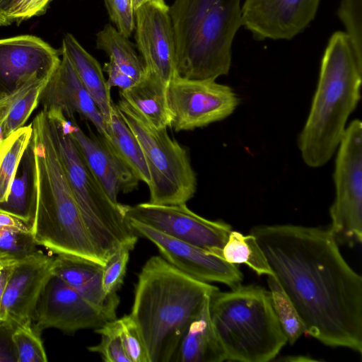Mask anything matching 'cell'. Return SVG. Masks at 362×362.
<instances>
[{
    "instance_id": "cell-36",
    "label": "cell",
    "mask_w": 362,
    "mask_h": 362,
    "mask_svg": "<svg viewBox=\"0 0 362 362\" xmlns=\"http://www.w3.org/2000/svg\"><path fill=\"white\" fill-rule=\"evenodd\" d=\"M130 251L124 247L119 248L103 266L102 284L106 294L117 293L123 284Z\"/></svg>"
},
{
    "instance_id": "cell-29",
    "label": "cell",
    "mask_w": 362,
    "mask_h": 362,
    "mask_svg": "<svg viewBox=\"0 0 362 362\" xmlns=\"http://www.w3.org/2000/svg\"><path fill=\"white\" fill-rule=\"evenodd\" d=\"M221 257L229 263L245 264L259 276H274L256 238L250 233L245 235L232 230Z\"/></svg>"
},
{
    "instance_id": "cell-15",
    "label": "cell",
    "mask_w": 362,
    "mask_h": 362,
    "mask_svg": "<svg viewBox=\"0 0 362 362\" xmlns=\"http://www.w3.org/2000/svg\"><path fill=\"white\" fill-rule=\"evenodd\" d=\"M167 4H145L135 10V39L146 71L167 86L177 76L174 33Z\"/></svg>"
},
{
    "instance_id": "cell-40",
    "label": "cell",
    "mask_w": 362,
    "mask_h": 362,
    "mask_svg": "<svg viewBox=\"0 0 362 362\" xmlns=\"http://www.w3.org/2000/svg\"><path fill=\"white\" fill-rule=\"evenodd\" d=\"M104 70L108 76L106 83L110 89L112 87H117L120 88V90H124L137 82L123 73L111 60L105 64Z\"/></svg>"
},
{
    "instance_id": "cell-7",
    "label": "cell",
    "mask_w": 362,
    "mask_h": 362,
    "mask_svg": "<svg viewBox=\"0 0 362 362\" xmlns=\"http://www.w3.org/2000/svg\"><path fill=\"white\" fill-rule=\"evenodd\" d=\"M49 120L66 180L90 241L104 265L117 250L124 247L132 250L137 242L138 235L126 217L127 205L111 201L71 137L62 133L57 121L49 117Z\"/></svg>"
},
{
    "instance_id": "cell-42",
    "label": "cell",
    "mask_w": 362,
    "mask_h": 362,
    "mask_svg": "<svg viewBox=\"0 0 362 362\" xmlns=\"http://www.w3.org/2000/svg\"><path fill=\"white\" fill-rule=\"evenodd\" d=\"M13 0H0V25H7L12 22L9 17Z\"/></svg>"
},
{
    "instance_id": "cell-2",
    "label": "cell",
    "mask_w": 362,
    "mask_h": 362,
    "mask_svg": "<svg viewBox=\"0 0 362 362\" xmlns=\"http://www.w3.org/2000/svg\"><path fill=\"white\" fill-rule=\"evenodd\" d=\"M218 288L177 269L163 257L143 266L135 286L130 315L149 362H173L181 339L204 300Z\"/></svg>"
},
{
    "instance_id": "cell-30",
    "label": "cell",
    "mask_w": 362,
    "mask_h": 362,
    "mask_svg": "<svg viewBox=\"0 0 362 362\" xmlns=\"http://www.w3.org/2000/svg\"><path fill=\"white\" fill-rule=\"evenodd\" d=\"M47 81L29 85L8 97L6 115L0 125L3 138L23 127L38 105L41 93Z\"/></svg>"
},
{
    "instance_id": "cell-27",
    "label": "cell",
    "mask_w": 362,
    "mask_h": 362,
    "mask_svg": "<svg viewBox=\"0 0 362 362\" xmlns=\"http://www.w3.org/2000/svg\"><path fill=\"white\" fill-rule=\"evenodd\" d=\"M31 225L0 212V257L21 260L37 250Z\"/></svg>"
},
{
    "instance_id": "cell-24",
    "label": "cell",
    "mask_w": 362,
    "mask_h": 362,
    "mask_svg": "<svg viewBox=\"0 0 362 362\" xmlns=\"http://www.w3.org/2000/svg\"><path fill=\"white\" fill-rule=\"evenodd\" d=\"M167 85L147 72L131 87L120 90L121 98L138 111L156 128L171 127V115L166 98Z\"/></svg>"
},
{
    "instance_id": "cell-5",
    "label": "cell",
    "mask_w": 362,
    "mask_h": 362,
    "mask_svg": "<svg viewBox=\"0 0 362 362\" xmlns=\"http://www.w3.org/2000/svg\"><path fill=\"white\" fill-rule=\"evenodd\" d=\"M240 0H175L169 8L177 76L214 79L228 74Z\"/></svg>"
},
{
    "instance_id": "cell-28",
    "label": "cell",
    "mask_w": 362,
    "mask_h": 362,
    "mask_svg": "<svg viewBox=\"0 0 362 362\" xmlns=\"http://www.w3.org/2000/svg\"><path fill=\"white\" fill-rule=\"evenodd\" d=\"M32 123L0 141V204L6 201L23 154L33 136Z\"/></svg>"
},
{
    "instance_id": "cell-35",
    "label": "cell",
    "mask_w": 362,
    "mask_h": 362,
    "mask_svg": "<svg viewBox=\"0 0 362 362\" xmlns=\"http://www.w3.org/2000/svg\"><path fill=\"white\" fill-rule=\"evenodd\" d=\"M119 334L131 362H149L139 330L132 316L125 315L117 319Z\"/></svg>"
},
{
    "instance_id": "cell-16",
    "label": "cell",
    "mask_w": 362,
    "mask_h": 362,
    "mask_svg": "<svg viewBox=\"0 0 362 362\" xmlns=\"http://www.w3.org/2000/svg\"><path fill=\"white\" fill-rule=\"evenodd\" d=\"M320 0H245L242 25L259 40H290L314 19Z\"/></svg>"
},
{
    "instance_id": "cell-4",
    "label": "cell",
    "mask_w": 362,
    "mask_h": 362,
    "mask_svg": "<svg viewBox=\"0 0 362 362\" xmlns=\"http://www.w3.org/2000/svg\"><path fill=\"white\" fill-rule=\"evenodd\" d=\"M37 168V198L31 225L35 241L56 255L103 266L84 226L52 139L47 111L32 122Z\"/></svg>"
},
{
    "instance_id": "cell-19",
    "label": "cell",
    "mask_w": 362,
    "mask_h": 362,
    "mask_svg": "<svg viewBox=\"0 0 362 362\" xmlns=\"http://www.w3.org/2000/svg\"><path fill=\"white\" fill-rule=\"evenodd\" d=\"M69 136L112 202L119 203V192L129 193L137 188L139 180L104 137L93 133L88 136L77 124Z\"/></svg>"
},
{
    "instance_id": "cell-39",
    "label": "cell",
    "mask_w": 362,
    "mask_h": 362,
    "mask_svg": "<svg viewBox=\"0 0 362 362\" xmlns=\"http://www.w3.org/2000/svg\"><path fill=\"white\" fill-rule=\"evenodd\" d=\"M18 326L7 319L0 318V362H18L13 334Z\"/></svg>"
},
{
    "instance_id": "cell-12",
    "label": "cell",
    "mask_w": 362,
    "mask_h": 362,
    "mask_svg": "<svg viewBox=\"0 0 362 362\" xmlns=\"http://www.w3.org/2000/svg\"><path fill=\"white\" fill-rule=\"evenodd\" d=\"M57 50L33 35L0 39V96L47 81L60 62Z\"/></svg>"
},
{
    "instance_id": "cell-1",
    "label": "cell",
    "mask_w": 362,
    "mask_h": 362,
    "mask_svg": "<svg viewBox=\"0 0 362 362\" xmlns=\"http://www.w3.org/2000/svg\"><path fill=\"white\" fill-rule=\"evenodd\" d=\"M296 309L305 334L362 354V278L329 228L293 224L250 229Z\"/></svg>"
},
{
    "instance_id": "cell-23",
    "label": "cell",
    "mask_w": 362,
    "mask_h": 362,
    "mask_svg": "<svg viewBox=\"0 0 362 362\" xmlns=\"http://www.w3.org/2000/svg\"><path fill=\"white\" fill-rule=\"evenodd\" d=\"M62 52L67 56L107 123L114 103L99 62L70 33L66 34L63 38Z\"/></svg>"
},
{
    "instance_id": "cell-43",
    "label": "cell",
    "mask_w": 362,
    "mask_h": 362,
    "mask_svg": "<svg viewBox=\"0 0 362 362\" xmlns=\"http://www.w3.org/2000/svg\"><path fill=\"white\" fill-rule=\"evenodd\" d=\"M279 361H291V362H302V361H317V360L305 356H289L279 359Z\"/></svg>"
},
{
    "instance_id": "cell-22",
    "label": "cell",
    "mask_w": 362,
    "mask_h": 362,
    "mask_svg": "<svg viewBox=\"0 0 362 362\" xmlns=\"http://www.w3.org/2000/svg\"><path fill=\"white\" fill-rule=\"evenodd\" d=\"M36 198L37 168L33 134L18 165L8 198L0 204V212L13 216L32 225Z\"/></svg>"
},
{
    "instance_id": "cell-45",
    "label": "cell",
    "mask_w": 362,
    "mask_h": 362,
    "mask_svg": "<svg viewBox=\"0 0 362 362\" xmlns=\"http://www.w3.org/2000/svg\"><path fill=\"white\" fill-rule=\"evenodd\" d=\"M8 103V98H3L0 96V125L5 115V109Z\"/></svg>"
},
{
    "instance_id": "cell-18",
    "label": "cell",
    "mask_w": 362,
    "mask_h": 362,
    "mask_svg": "<svg viewBox=\"0 0 362 362\" xmlns=\"http://www.w3.org/2000/svg\"><path fill=\"white\" fill-rule=\"evenodd\" d=\"M62 56L41 93L40 101L43 109L48 112H61L69 119L77 113L91 122L100 136L107 138V123L103 116L67 56L62 52Z\"/></svg>"
},
{
    "instance_id": "cell-41",
    "label": "cell",
    "mask_w": 362,
    "mask_h": 362,
    "mask_svg": "<svg viewBox=\"0 0 362 362\" xmlns=\"http://www.w3.org/2000/svg\"><path fill=\"white\" fill-rule=\"evenodd\" d=\"M19 260L11 258L0 257V318L1 317V302L4 289L8 278L11 273L14 266Z\"/></svg>"
},
{
    "instance_id": "cell-10",
    "label": "cell",
    "mask_w": 362,
    "mask_h": 362,
    "mask_svg": "<svg viewBox=\"0 0 362 362\" xmlns=\"http://www.w3.org/2000/svg\"><path fill=\"white\" fill-rule=\"evenodd\" d=\"M171 127L189 131L229 117L239 104L233 88L214 79H189L175 76L166 89Z\"/></svg>"
},
{
    "instance_id": "cell-17",
    "label": "cell",
    "mask_w": 362,
    "mask_h": 362,
    "mask_svg": "<svg viewBox=\"0 0 362 362\" xmlns=\"http://www.w3.org/2000/svg\"><path fill=\"white\" fill-rule=\"evenodd\" d=\"M54 257L37 250L19 260L5 285L1 317L17 326L32 325L40 295L53 273Z\"/></svg>"
},
{
    "instance_id": "cell-20",
    "label": "cell",
    "mask_w": 362,
    "mask_h": 362,
    "mask_svg": "<svg viewBox=\"0 0 362 362\" xmlns=\"http://www.w3.org/2000/svg\"><path fill=\"white\" fill-rule=\"evenodd\" d=\"M53 273L112 320L116 319L119 298L117 293L107 295L103 291L102 265L78 257L57 255L54 257Z\"/></svg>"
},
{
    "instance_id": "cell-34",
    "label": "cell",
    "mask_w": 362,
    "mask_h": 362,
    "mask_svg": "<svg viewBox=\"0 0 362 362\" xmlns=\"http://www.w3.org/2000/svg\"><path fill=\"white\" fill-rule=\"evenodd\" d=\"M338 15L356 54L362 59V0H341Z\"/></svg>"
},
{
    "instance_id": "cell-13",
    "label": "cell",
    "mask_w": 362,
    "mask_h": 362,
    "mask_svg": "<svg viewBox=\"0 0 362 362\" xmlns=\"http://www.w3.org/2000/svg\"><path fill=\"white\" fill-rule=\"evenodd\" d=\"M112 320L86 300L59 276L52 273L38 298L32 327L40 334L47 328L66 332L97 329Z\"/></svg>"
},
{
    "instance_id": "cell-21",
    "label": "cell",
    "mask_w": 362,
    "mask_h": 362,
    "mask_svg": "<svg viewBox=\"0 0 362 362\" xmlns=\"http://www.w3.org/2000/svg\"><path fill=\"white\" fill-rule=\"evenodd\" d=\"M209 296L188 325L173 362H222L223 348L215 333L209 314Z\"/></svg>"
},
{
    "instance_id": "cell-37",
    "label": "cell",
    "mask_w": 362,
    "mask_h": 362,
    "mask_svg": "<svg viewBox=\"0 0 362 362\" xmlns=\"http://www.w3.org/2000/svg\"><path fill=\"white\" fill-rule=\"evenodd\" d=\"M110 20L116 29L129 37L135 28V11L132 0H104Z\"/></svg>"
},
{
    "instance_id": "cell-11",
    "label": "cell",
    "mask_w": 362,
    "mask_h": 362,
    "mask_svg": "<svg viewBox=\"0 0 362 362\" xmlns=\"http://www.w3.org/2000/svg\"><path fill=\"white\" fill-rule=\"evenodd\" d=\"M126 217L219 257L232 230L226 222L203 218L188 209L186 204L158 205L146 202L127 206Z\"/></svg>"
},
{
    "instance_id": "cell-26",
    "label": "cell",
    "mask_w": 362,
    "mask_h": 362,
    "mask_svg": "<svg viewBox=\"0 0 362 362\" xmlns=\"http://www.w3.org/2000/svg\"><path fill=\"white\" fill-rule=\"evenodd\" d=\"M96 47L103 50L118 68L136 81L146 73L143 61L137 55L128 37L107 24L96 35Z\"/></svg>"
},
{
    "instance_id": "cell-38",
    "label": "cell",
    "mask_w": 362,
    "mask_h": 362,
    "mask_svg": "<svg viewBox=\"0 0 362 362\" xmlns=\"http://www.w3.org/2000/svg\"><path fill=\"white\" fill-rule=\"evenodd\" d=\"M50 0H13L9 17L11 22L21 21L41 14Z\"/></svg>"
},
{
    "instance_id": "cell-25",
    "label": "cell",
    "mask_w": 362,
    "mask_h": 362,
    "mask_svg": "<svg viewBox=\"0 0 362 362\" xmlns=\"http://www.w3.org/2000/svg\"><path fill=\"white\" fill-rule=\"evenodd\" d=\"M107 137L105 138L115 153L147 185L150 175L141 146L113 103L110 121L107 123Z\"/></svg>"
},
{
    "instance_id": "cell-33",
    "label": "cell",
    "mask_w": 362,
    "mask_h": 362,
    "mask_svg": "<svg viewBox=\"0 0 362 362\" xmlns=\"http://www.w3.org/2000/svg\"><path fill=\"white\" fill-rule=\"evenodd\" d=\"M18 362H46L47 354L38 334L32 325L18 326L13 334Z\"/></svg>"
},
{
    "instance_id": "cell-8",
    "label": "cell",
    "mask_w": 362,
    "mask_h": 362,
    "mask_svg": "<svg viewBox=\"0 0 362 362\" xmlns=\"http://www.w3.org/2000/svg\"><path fill=\"white\" fill-rule=\"evenodd\" d=\"M116 105L142 149L150 175L149 203L186 204L197 183L187 151L169 136L166 127H153L123 99Z\"/></svg>"
},
{
    "instance_id": "cell-32",
    "label": "cell",
    "mask_w": 362,
    "mask_h": 362,
    "mask_svg": "<svg viewBox=\"0 0 362 362\" xmlns=\"http://www.w3.org/2000/svg\"><path fill=\"white\" fill-rule=\"evenodd\" d=\"M101 336L100 342L88 349L100 355L105 362H131L119 334L117 319L110 320L95 329Z\"/></svg>"
},
{
    "instance_id": "cell-44",
    "label": "cell",
    "mask_w": 362,
    "mask_h": 362,
    "mask_svg": "<svg viewBox=\"0 0 362 362\" xmlns=\"http://www.w3.org/2000/svg\"><path fill=\"white\" fill-rule=\"evenodd\" d=\"M133 7L134 8V11L136 9H137L141 6L145 4H159V5H164L165 4L164 0H132Z\"/></svg>"
},
{
    "instance_id": "cell-9",
    "label": "cell",
    "mask_w": 362,
    "mask_h": 362,
    "mask_svg": "<svg viewBox=\"0 0 362 362\" xmlns=\"http://www.w3.org/2000/svg\"><path fill=\"white\" fill-rule=\"evenodd\" d=\"M333 180L334 200L329 228L338 244L354 247L362 242V123L352 120L337 149Z\"/></svg>"
},
{
    "instance_id": "cell-3",
    "label": "cell",
    "mask_w": 362,
    "mask_h": 362,
    "mask_svg": "<svg viewBox=\"0 0 362 362\" xmlns=\"http://www.w3.org/2000/svg\"><path fill=\"white\" fill-rule=\"evenodd\" d=\"M362 59L346 32L332 34L320 66L310 109L297 140L303 162L310 168L332 158L361 98Z\"/></svg>"
},
{
    "instance_id": "cell-6",
    "label": "cell",
    "mask_w": 362,
    "mask_h": 362,
    "mask_svg": "<svg viewBox=\"0 0 362 362\" xmlns=\"http://www.w3.org/2000/svg\"><path fill=\"white\" fill-rule=\"evenodd\" d=\"M209 314L226 361L268 362L286 345L269 291L241 284L230 291L213 293Z\"/></svg>"
},
{
    "instance_id": "cell-31",
    "label": "cell",
    "mask_w": 362,
    "mask_h": 362,
    "mask_svg": "<svg viewBox=\"0 0 362 362\" xmlns=\"http://www.w3.org/2000/svg\"><path fill=\"white\" fill-rule=\"evenodd\" d=\"M267 281L272 305L279 322L290 344L305 334L304 325L292 302L274 275H267Z\"/></svg>"
},
{
    "instance_id": "cell-14",
    "label": "cell",
    "mask_w": 362,
    "mask_h": 362,
    "mask_svg": "<svg viewBox=\"0 0 362 362\" xmlns=\"http://www.w3.org/2000/svg\"><path fill=\"white\" fill-rule=\"evenodd\" d=\"M127 221L138 236L152 242L167 262L189 276L204 282H219L231 288L242 282L243 275L236 264L136 221L127 219Z\"/></svg>"
}]
</instances>
